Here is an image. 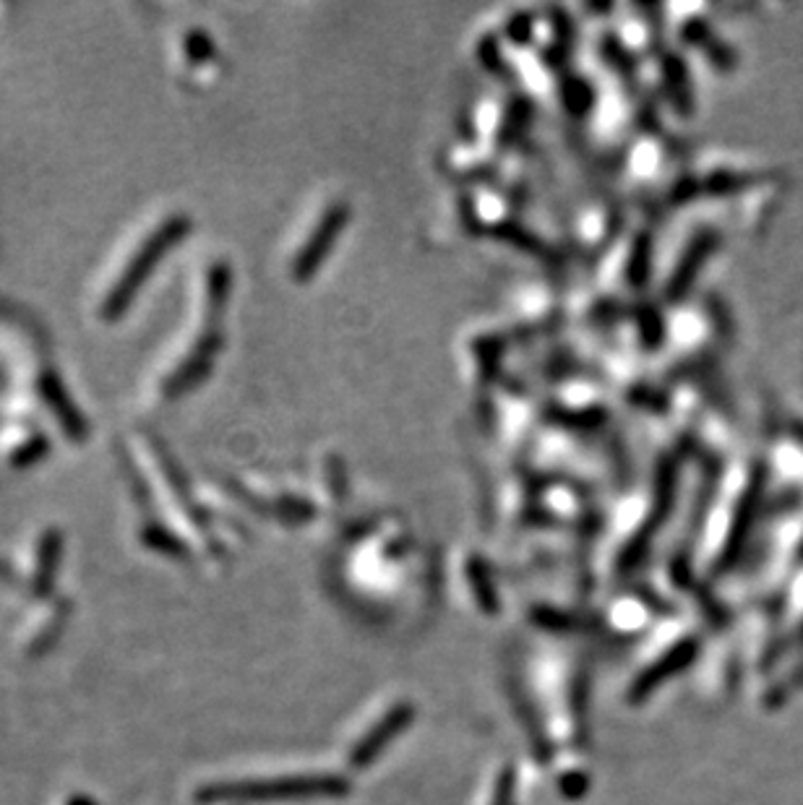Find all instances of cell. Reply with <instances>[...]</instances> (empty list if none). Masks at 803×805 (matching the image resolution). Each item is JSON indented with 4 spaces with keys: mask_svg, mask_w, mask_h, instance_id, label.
<instances>
[{
    "mask_svg": "<svg viewBox=\"0 0 803 805\" xmlns=\"http://www.w3.org/2000/svg\"><path fill=\"white\" fill-rule=\"evenodd\" d=\"M186 230H188L186 219L173 217V219H167L165 225L154 232L152 238L146 240L144 245H141V251L136 253L131 264L126 266V274L120 277V282L115 284L113 292L107 295L105 305H102V316L118 318L120 313L126 311V305L131 303V297L136 295V290H139V284L146 279L149 269L160 261L162 253H165L167 248H170V245H173Z\"/></svg>",
    "mask_w": 803,
    "mask_h": 805,
    "instance_id": "6da1fadb",
    "label": "cell"
}]
</instances>
